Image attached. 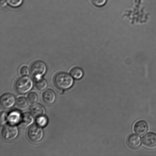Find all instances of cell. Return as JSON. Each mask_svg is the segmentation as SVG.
<instances>
[{
    "label": "cell",
    "mask_w": 156,
    "mask_h": 156,
    "mask_svg": "<svg viewBox=\"0 0 156 156\" xmlns=\"http://www.w3.org/2000/svg\"><path fill=\"white\" fill-rule=\"evenodd\" d=\"M54 82L57 88L66 90L72 86L74 84V79L68 73L62 72L58 73L55 76Z\"/></svg>",
    "instance_id": "1"
},
{
    "label": "cell",
    "mask_w": 156,
    "mask_h": 156,
    "mask_svg": "<svg viewBox=\"0 0 156 156\" xmlns=\"http://www.w3.org/2000/svg\"><path fill=\"white\" fill-rule=\"evenodd\" d=\"M33 82L31 78L24 76L20 78L15 83V87L19 94H24L28 92L33 88Z\"/></svg>",
    "instance_id": "2"
},
{
    "label": "cell",
    "mask_w": 156,
    "mask_h": 156,
    "mask_svg": "<svg viewBox=\"0 0 156 156\" xmlns=\"http://www.w3.org/2000/svg\"><path fill=\"white\" fill-rule=\"evenodd\" d=\"M19 134V130L15 125L8 124L3 128L2 130V136L4 140L11 141L15 140Z\"/></svg>",
    "instance_id": "3"
},
{
    "label": "cell",
    "mask_w": 156,
    "mask_h": 156,
    "mask_svg": "<svg viewBox=\"0 0 156 156\" xmlns=\"http://www.w3.org/2000/svg\"><path fill=\"white\" fill-rule=\"evenodd\" d=\"M41 127L37 125H33L29 128L27 131V136L31 141L38 143L42 140L44 132Z\"/></svg>",
    "instance_id": "4"
},
{
    "label": "cell",
    "mask_w": 156,
    "mask_h": 156,
    "mask_svg": "<svg viewBox=\"0 0 156 156\" xmlns=\"http://www.w3.org/2000/svg\"><path fill=\"white\" fill-rule=\"evenodd\" d=\"M47 66L45 62L41 61H36L30 67V73L36 78H40L46 72Z\"/></svg>",
    "instance_id": "5"
},
{
    "label": "cell",
    "mask_w": 156,
    "mask_h": 156,
    "mask_svg": "<svg viewBox=\"0 0 156 156\" xmlns=\"http://www.w3.org/2000/svg\"><path fill=\"white\" fill-rule=\"evenodd\" d=\"M1 105L3 108L8 109L12 108L16 103V99L13 94L10 93H5L1 98Z\"/></svg>",
    "instance_id": "6"
},
{
    "label": "cell",
    "mask_w": 156,
    "mask_h": 156,
    "mask_svg": "<svg viewBox=\"0 0 156 156\" xmlns=\"http://www.w3.org/2000/svg\"><path fill=\"white\" fill-rule=\"evenodd\" d=\"M143 144L148 147L152 148L156 146V134L149 133L145 135L142 139Z\"/></svg>",
    "instance_id": "7"
},
{
    "label": "cell",
    "mask_w": 156,
    "mask_h": 156,
    "mask_svg": "<svg viewBox=\"0 0 156 156\" xmlns=\"http://www.w3.org/2000/svg\"><path fill=\"white\" fill-rule=\"evenodd\" d=\"M134 132L139 136H143L146 134L148 129V126L146 122L144 120L137 122L134 125Z\"/></svg>",
    "instance_id": "8"
},
{
    "label": "cell",
    "mask_w": 156,
    "mask_h": 156,
    "mask_svg": "<svg viewBox=\"0 0 156 156\" xmlns=\"http://www.w3.org/2000/svg\"><path fill=\"white\" fill-rule=\"evenodd\" d=\"M127 143L128 146L131 149H136L141 145V138L140 136L135 134H132L128 137Z\"/></svg>",
    "instance_id": "9"
},
{
    "label": "cell",
    "mask_w": 156,
    "mask_h": 156,
    "mask_svg": "<svg viewBox=\"0 0 156 156\" xmlns=\"http://www.w3.org/2000/svg\"><path fill=\"white\" fill-rule=\"evenodd\" d=\"M42 99L45 104L48 105H51L56 100L55 93L52 90H47L43 93Z\"/></svg>",
    "instance_id": "10"
},
{
    "label": "cell",
    "mask_w": 156,
    "mask_h": 156,
    "mask_svg": "<svg viewBox=\"0 0 156 156\" xmlns=\"http://www.w3.org/2000/svg\"><path fill=\"white\" fill-rule=\"evenodd\" d=\"M30 110L32 115L35 117L37 118L45 114V108L40 104H34L30 107Z\"/></svg>",
    "instance_id": "11"
},
{
    "label": "cell",
    "mask_w": 156,
    "mask_h": 156,
    "mask_svg": "<svg viewBox=\"0 0 156 156\" xmlns=\"http://www.w3.org/2000/svg\"><path fill=\"white\" fill-rule=\"evenodd\" d=\"M21 117L20 113L17 111H13L8 115L7 121L12 125H16L20 123Z\"/></svg>",
    "instance_id": "12"
},
{
    "label": "cell",
    "mask_w": 156,
    "mask_h": 156,
    "mask_svg": "<svg viewBox=\"0 0 156 156\" xmlns=\"http://www.w3.org/2000/svg\"><path fill=\"white\" fill-rule=\"evenodd\" d=\"M33 116L29 113H25L23 114L20 122L21 126L24 128H27L31 125L34 122Z\"/></svg>",
    "instance_id": "13"
},
{
    "label": "cell",
    "mask_w": 156,
    "mask_h": 156,
    "mask_svg": "<svg viewBox=\"0 0 156 156\" xmlns=\"http://www.w3.org/2000/svg\"><path fill=\"white\" fill-rule=\"evenodd\" d=\"M47 83L45 79L40 77L36 78L35 81V85L37 89L40 91H43L47 88Z\"/></svg>",
    "instance_id": "14"
},
{
    "label": "cell",
    "mask_w": 156,
    "mask_h": 156,
    "mask_svg": "<svg viewBox=\"0 0 156 156\" xmlns=\"http://www.w3.org/2000/svg\"><path fill=\"white\" fill-rule=\"evenodd\" d=\"M16 105L17 108L19 109L24 110L28 107V102L25 98L20 97L16 100Z\"/></svg>",
    "instance_id": "15"
},
{
    "label": "cell",
    "mask_w": 156,
    "mask_h": 156,
    "mask_svg": "<svg viewBox=\"0 0 156 156\" xmlns=\"http://www.w3.org/2000/svg\"><path fill=\"white\" fill-rule=\"evenodd\" d=\"M70 74L74 79H80L83 77V71L80 68L75 67L71 70Z\"/></svg>",
    "instance_id": "16"
},
{
    "label": "cell",
    "mask_w": 156,
    "mask_h": 156,
    "mask_svg": "<svg viewBox=\"0 0 156 156\" xmlns=\"http://www.w3.org/2000/svg\"><path fill=\"white\" fill-rule=\"evenodd\" d=\"M48 119H47V117L44 115L37 118V124L41 127H44L46 126L47 123H48Z\"/></svg>",
    "instance_id": "17"
},
{
    "label": "cell",
    "mask_w": 156,
    "mask_h": 156,
    "mask_svg": "<svg viewBox=\"0 0 156 156\" xmlns=\"http://www.w3.org/2000/svg\"><path fill=\"white\" fill-rule=\"evenodd\" d=\"M27 99L30 103L34 104L36 103L38 100V97L37 94L34 92L29 93L27 96Z\"/></svg>",
    "instance_id": "18"
},
{
    "label": "cell",
    "mask_w": 156,
    "mask_h": 156,
    "mask_svg": "<svg viewBox=\"0 0 156 156\" xmlns=\"http://www.w3.org/2000/svg\"><path fill=\"white\" fill-rule=\"evenodd\" d=\"M6 1L11 7H18L22 4L23 0H6Z\"/></svg>",
    "instance_id": "19"
},
{
    "label": "cell",
    "mask_w": 156,
    "mask_h": 156,
    "mask_svg": "<svg viewBox=\"0 0 156 156\" xmlns=\"http://www.w3.org/2000/svg\"><path fill=\"white\" fill-rule=\"evenodd\" d=\"M94 5L97 7H102L106 4L107 0H91Z\"/></svg>",
    "instance_id": "20"
},
{
    "label": "cell",
    "mask_w": 156,
    "mask_h": 156,
    "mask_svg": "<svg viewBox=\"0 0 156 156\" xmlns=\"http://www.w3.org/2000/svg\"><path fill=\"white\" fill-rule=\"evenodd\" d=\"M8 114L7 113L3 112L1 113L0 116V123L1 125L5 124L7 121Z\"/></svg>",
    "instance_id": "21"
},
{
    "label": "cell",
    "mask_w": 156,
    "mask_h": 156,
    "mask_svg": "<svg viewBox=\"0 0 156 156\" xmlns=\"http://www.w3.org/2000/svg\"><path fill=\"white\" fill-rule=\"evenodd\" d=\"M20 73L23 76H27L29 74V69L27 66L21 67L20 69Z\"/></svg>",
    "instance_id": "22"
},
{
    "label": "cell",
    "mask_w": 156,
    "mask_h": 156,
    "mask_svg": "<svg viewBox=\"0 0 156 156\" xmlns=\"http://www.w3.org/2000/svg\"><path fill=\"white\" fill-rule=\"evenodd\" d=\"M7 1H6V0H1V7H4L6 5H7Z\"/></svg>",
    "instance_id": "23"
}]
</instances>
